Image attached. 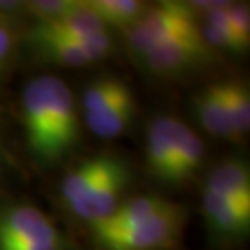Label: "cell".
<instances>
[{"label": "cell", "instance_id": "obj_1", "mask_svg": "<svg viewBox=\"0 0 250 250\" xmlns=\"http://www.w3.org/2000/svg\"><path fill=\"white\" fill-rule=\"evenodd\" d=\"M198 28L197 18L186 2H159L145 7L142 15L125 33L128 51L140 59L159 44Z\"/></svg>", "mask_w": 250, "mask_h": 250}, {"label": "cell", "instance_id": "obj_2", "mask_svg": "<svg viewBox=\"0 0 250 250\" xmlns=\"http://www.w3.org/2000/svg\"><path fill=\"white\" fill-rule=\"evenodd\" d=\"M186 221L187 209L167 202L146 221L98 244L104 250H174L182 239Z\"/></svg>", "mask_w": 250, "mask_h": 250}, {"label": "cell", "instance_id": "obj_3", "mask_svg": "<svg viewBox=\"0 0 250 250\" xmlns=\"http://www.w3.org/2000/svg\"><path fill=\"white\" fill-rule=\"evenodd\" d=\"M211 56V47L205 42L198 26L159 44L140 57V62L151 75L167 78L192 72L207 63Z\"/></svg>", "mask_w": 250, "mask_h": 250}, {"label": "cell", "instance_id": "obj_4", "mask_svg": "<svg viewBox=\"0 0 250 250\" xmlns=\"http://www.w3.org/2000/svg\"><path fill=\"white\" fill-rule=\"evenodd\" d=\"M59 241L56 224L38 207L23 202L0 207V250Z\"/></svg>", "mask_w": 250, "mask_h": 250}, {"label": "cell", "instance_id": "obj_5", "mask_svg": "<svg viewBox=\"0 0 250 250\" xmlns=\"http://www.w3.org/2000/svg\"><path fill=\"white\" fill-rule=\"evenodd\" d=\"M51 99L52 77L33 78L21 94L23 127L34 158L51 164Z\"/></svg>", "mask_w": 250, "mask_h": 250}, {"label": "cell", "instance_id": "obj_6", "mask_svg": "<svg viewBox=\"0 0 250 250\" xmlns=\"http://www.w3.org/2000/svg\"><path fill=\"white\" fill-rule=\"evenodd\" d=\"M31 46L47 62L65 67H84L104 61L112 51V38L109 31L84 39L63 38H29Z\"/></svg>", "mask_w": 250, "mask_h": 250}, {"label": "cell", "instance_id": "obj_7", "mask_svg": "<svg viewBox=\"0 0 250 250\" xmlns=\"http://www.w3.org/2000/svg\"><path fill=\"white\" fill-rule=\"evenodd\" d=\"M128 181V167L125 161H122L112 172H109L106 177L94 184L86 193L82 195L77 202L70 205V211L78 219L86 223L91 229L99 226L122 203V193Z\"/></svg>", "mask_w": 250, "mask_h": 250}, {"label": "cell", "instance_id": "obj_8", "mask_svg": "<svg viewBox=\"0 0 250 250\" xmlns=\"http://www.w3.org/2000/svg\"><path fill=\"white\" fill-rule=\"evenodd\" d=\"M80 138L75 98L63 80L52 77L51 99V163L62 159Z\"/></svg>", "mask_w": 250, "mask_h": 250}, {"label": "cell", "instance_id": "obj_9", "mask_svg": "<svg viewBox=\"0 0 250 250\" xmlns=\"http://www.w3.org/2000/svg\"><path fill=\"white\" fill-rule=\"evenodd\" d=\"M203 188L226 197L239 213L250 216V171L244 159L228 156L218 161L207 174Z\"/></svg>", "mask_w": 250, "mask_h": 250}, {"label": "cell", "instance_id": "obj_10", "mask_svg": "<svg viewBox=\"0 0 250 250\" xmlns=\"http://www.w3.org/2000/svg\"><path fill=\"white\" fill-rule=\"evenodd\" d=\"M202 213L208 232L218 242L241 241L247 236L250 216L239 213L226 197L208 188L202 192Z\"/></svg>", "mask_w": 250, "mask_h": 250}, {"label": "cell", "instance_id": "obj_11", "mask_svg": "<svg viewBox=\"0 0 250 250\" xmlns=\"http://www.w3.org/2000/svg\"><path fill=\"white\" fill-rule=\"evenodd\" d=\"M181 119L174 116H158L148 124L145 161L146 169L154 179L167 184L169 167L177 142V130Z\"/></svg>", "mask_w": 250, "mask_h": 250}, {"label": "cell", "instance_id": "obj_12", "mask_svg": "<svg viewBox=\"0 0 250 250\" xmlns=\"http://www.w3.org/2000/svg\"><path fill=\"white\" fill-rule=\"evenodd\" d=\"M167 202L169 200L156 193L137 195V197L125 200L106 221L91 229L94 234V241L98 242L103 241V239L114 237L117 234H122L128 229L138 226L140 223L146 221L148 218L156 214Z\"/></svg>", "mask_w": 250, "mask_h": 250}, {"label": "cell", "instance_id": "obj_13", "mask_svg": "<svg viewBox=\"0 0 250 250\" xmlns=\"http://www.w3.org/2000/svg\"><path fill=\"white\" fill-rule=\"evenodd\" d=\"M109 29L94 12L91 3L78 0L77 5L62 18L46 24H34L29 31V38H63V39H84Z\"/></svg>", "mask_w": 250, "mask_h": 250}, {"label": "cell", "instance_id": "obj_14", "mask_svg": "<svg viewBox=\"0 0 250 250\" xmlns=\"http://www.w3.org/2000/svg\"><path fill=\"white\" fill-rule=\"evenodd\" d=\"M121 163V158L109 156V154H98V156L86 158L84 161L78 163L67 172L61 184V197L63 203L70 207L94 184L106 177L109 172H112Z\"/></svg>", "mask_w": 250, "mask_h": 250}, {"label": "cell", "instance_id": "obj_15", "mask_svg": "<svg viewBox=\"0 0 250 250\" xmlns=\"http://www.w3.org/2000/svg\"><path fill=\"white\" fill-rule=\"evenodd\" d=\"M192 109L195 119L205 132L214 138L231 142V130L224 107L223 82L211 83L195 93L192 98Z\"/></svg>", "mask_w": 250, "mask_h": 250}, {"label": "cell", "instance_id": "obj_16", "mask_svg": "<svg viewBox=\"0 0 250 250\" xmlns=\"http://www.w3.org/2000/svg\"><path fill=\"white\" fill-rule=\"evenodd\" d=\"M205 145L200 135L181 121L177 130V142L169 167L167 184H182L190 181L203 164Z\"/></svg>", "mask_w": 250, "mask_h": 250}, {"label": "cell", "instance_id": "obj_17", "mask_svg": "<svg viewBox=\"0 0 250 250\" xmlns=\"http://www.w3.org/2000/svg\"><path fill=\"white\" fill-rule=\"evenodd\" d=\"M224 107L231 130V142H241L250 127V94L244 82H223Z\"/></svg>", "mask_w": 250, "mask_h": 250}, {"label": "cell", "instance_id": "obj_18", "mask_svg": "<svg viewBox=\"0 0 250 250\" xmlns=\"http://www.w3.org/2000/svg\"><path fill=\"white\" fill-rule=\"evenodd\" d=\"M132 98V91L122 80L112 77L99 78L84 88L82 96L83 116H93Z\"/></svg>", "mask_w": 250, "mask_h": 250}, {"label": "cell", "instance_id": "obj_19", "mask_svg": "<svg viewBox=\"0 0 250 250\" xmlns=\"http://www.w3.org/2000/svg\"><path fill=\"white\" fill-rule=\"evenodd\" d=\"M133 114L135 101L132 98L112 107L104 109L98 114H93V116H84V122L98 138L112 140L121 137L128 128V125L132 124Z\"/></svg>", "mask_w": 250, "mask_h": 250}, {"label": "cell", "instance_id": "obj_20", "mask_svg": "<svg viewBox=\"0 0 250 250\" xmlns=\"http://www.w3.org/2000/svg\"><path fill=\"white\" fill-rule=\"evenodd\" d=\"M89 3L107 29L114 26L122 31H127L145 10V3L137 0H89Z\"/></svg>", "mask_w": 250, "mask_h": 250}, {"label": "cell", "instance_id": "obj_21", "mask_svg": "<svg viewBox=\"0 0 250 250\" xmlns=\"http://www.w3.org/2000/svg\"><path fill=\"white\" fill-rule=\"evenodd\" d=\"M78 0H36L24 2V12H28L36 20V24L52 23L67 15Z\"/></svg>", "mask_w": 250, "mask_h": 250}, {"label": "cell", "instance_id": "obj_22", "mask_svg": "<svg viewBox=\"0 0 250 250\" xmlns=\"http://www.w3.org/2000/svg\"><path fill=\"white\" fill-rule=\"evenodd\" d=\"M229 15H231L232 31L236 34L237 41L241 42V46L247 51L250 44V12L247 3H232L229 8Z\"/></svg>", "mask_w": 250, "mask_h": 250}, {"label": "cell", "instance_id": "obj_23", "mask_svg": "<svg viewBox=\"0 0 250 250\" xmlns=\"http://www.w3.org/2000/svg\"><path fill=\"white\" fill-rule=\"evenodd\" d=\"M15 47H17V29L10 20L0 18V73L7 67Z\"/></svg>", "mask_w": 250, "mask_h": 250}, {"label": "cell", "instance_id": "obj_24", "mask_svg": "<svg viewBox=\"0 0 250 250\" xmlns=\"http://www.w3.org/2000/svg\"><path fill=\"white\" fill-rule=\"evenodd\" d=\"M63 242H44V244H34V246H28V247H20V249H13V250H62Z\"/></svg>", "mask_w": 250, "mask_h": 250}]
</instances>
